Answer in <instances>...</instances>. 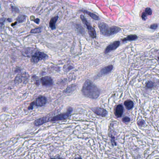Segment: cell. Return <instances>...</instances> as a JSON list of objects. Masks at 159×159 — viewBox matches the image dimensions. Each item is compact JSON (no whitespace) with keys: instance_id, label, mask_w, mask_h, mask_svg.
I'll return each instance as SVG.
<instances>
[{"instance_id":"cell-1","label":"cell","mask_w":159,"mask_h":159,"mask_svg":"<svg viewBox=\"0 0 159 159\" xmlns=\"http://www.w3.org/2000/svg\"><path fill=\"white\" fill-rule=\"evenodd\" d=\"M82 93L85 96L92 99H96L100 93L99 88L90 80L85 81L82 87Z\"/></svg>"},{"instance_id":"cell-2","label":"cell","mask_w":159,"mask_h":159,"mask_svg":"<svg viewBox=\"0 0 159 159\" xmlns=\"http://www.w3.org/2000/svg\"><path fill=\"white\" fill-rule=\"evenodd\" d=\"M98 26L100 30V34L105 36H110L113 35L119 32L121 30L119 27L111 26V27L103 22H100L98 23Z\"/></svg>"},{"instance_id":"cell-3","label":"cell","mask_w":159,"mask_h":159,"mask_svg":"<svg viewBox=\"0 0 159 159\" xmlns=\"http://www.w3.org/2000/svg\"><path fill=\"white\" fill-rule=\"evenodd\" d=\"M80 18L81 19L83 23L87 27L88 34L91 36V38H92L93 39L96 38L97 37L96 32L94 28H93V27L91 26L90 23L87 21V20L85 18L84 15H80Z\"/></svg>"},{"instance_id":"cell-4","label":"cell","mask_w":159,"mask_h":159,"mask_svg":"<svg viewBox=\"0 0 159 159\" xmlns=\"http://www.w3.org/2000/svg\"><path fill=\"white\" fill-rule=\"evenodd\" d=\"M72 111V108L69 107L68 108L66 113H64L62 114H59L53 117L52 118L50 119V121L52 122H56L58 121L65 120L70 116Z\"/></svg>"},{"instance_id":"cell-5","label":"cell","mask_w":159,"mask_h":159,"mask_svg":"<svg viewBox=\"0 0 159 159\" xmlns=\"http://www.w3.org/2000/svg\"><path fill=\"white\" fill-rule=\"evenodd\" d=\"M48 58V55L43 52L37 51L34 53L32 56L30 61L32 63H37L40 60L46 59Z\"/></svg>"},{"instance_id":"cell-6","label":"cell","mask_w":159,"mask_h":159,"mask_svg":"<svg viewBox=\"0 0 159 159\" xmlns=\"http://www.w3.org/2000/svg\"><path fill=\"white\" fill-rule=\"evenodd\" d=\"M93 112L97 115L100 116L102 117H105L107 115L108 112L105 109L99 107H95L91 108Z\"/></svg>"},{"instance_id":"cell-7","label":"cell","mask_w":159,"mask_h":159,"mask_svg":"<svg viewBox=\"0 0 159 159\" xmlns=\"http://www.w3.org/2000/svg\"><path fill=\"white\" fill-rule=\"evenodd\" d=\"M120 45V42L119 41H116L113 42V43L109 44L106 49L105 50V54H107L110 52L113 51V50H115Z\"/></svg>"},{"instance_id":"cell-8","label":"cell","mask_w":159,"mask_h":159,"mask_svg":"<svg viewBox=\"0 0 159 159\" xmlns=\"http://www.w3.org/2000/svg\"><path fill=\"white\" fill-rule=\"evenodd\" d=\"M33 102L34 103V105H36V107H43L46 104L47 99L45 97L39 96L35 101Z\"/></svg>"},{"instance_id":"cell-9","label":"cell","mask_w":159,"mask_h":159,"mask_svg":"<svg viewBox=\"0 0 159 159\" xmlns=\"http://www.w3.org/2000/svg\"><path fill=\"white\" fill-rule=\"evenodd\" d=\"M42 85L45 87H52L53 85L52 78L50 76H45L41 78Z\"/></svg>"},{"instance_id":"cell-10","label":"cell","mask_w":159,"mask_h":159,"mask_svg":"<svg viewBox=\"0 0 159 159\" xmlns=\"http://www.w3.org/2000/svg\"><path fill=\"white\" fill-rule=\"evenodd\" d=\"M113 65H108L107 66L103 68L100 70L99 74H98V77H100L102 76L105 75L110 72L111 70H113Z\"/></svg>"},{"instance_id":"cell-11","label":"cell","mask_w":159,"mask_h":159,"mask_svg":"<svg viewBox=\"0 0 159 159\" xmlns=\"http://www.w3.org/2000/svg\"><path fill=\"white\" fill-rule=\"evenodd\" d=\"M123 112H124V107L123 105L120 104L117 105L114 111V114L117 118H120L123 115Z\"/></svg>"},{"instance_id":"cell-12","label":"cell","mask_w":159,"mask_h":159,"mask_svg":"<svg viewBox=\"0 0 159 159\" xmlns=\"http://www.w3.org/2000/svg\"><path fill=\"white\" fill-rule=\"evenodd\" d=\"M49 119H50L48 117H44L43 118L38 119L34 122V125L36 126V127H38V126H39V125L44 124L46 122L49 121Z\"/></svg>"},{"instance_id":"cell-13","label":"cell","mask_w":159,"mask_h":159,"mask_svg":"<svg viewBox=\"0 0 159 159\" xmlns=\"http://www.w3.org/2000/svg\"><path fill=\"white\" fill-rule=\"evenodd\" d=\"M58 19V16H55L54 17L52 18L51 20H50V27L51 28L52 30H54L56 29V21Z\"/></svg>"},{"instance_id":"cell-14","label":"cell","mask_w":159,"mask_h":159,"mask_svg":"<svg viewBox=\"0 0 159 159\" xmlns=\"http://www.w3.org/2000/svg\"><path fill=\"white\" fill-rule=\"evenodd\" d=\"M152 14V10L150 8H147L145 9V11L142 14V18L143 20H146L148 15H151Z\"/></svg>"},{"instance_id":"cell-15","label":"cell","mask_w":159,"mask_h":159,"mask_svg":"<svg viewBox=\"0 0 159 159\" xmlns=\"http://www.w3.org/2000/svg\"><path fill=\"white\" fill-rule=\"evenodd\" d=\"M79 11L84 13L85 14H87L88 15H89L91 17H92L94 20H97V21L99 20V17L96 14L93 13L91 12L85 10H79Z\"/></svg>"},{"instance_id":"cell-16","label":"cell","mask_w":159,"mask_h":159,"mask_svg":"<svg viewBox=\"0 0 159 159\" xmlns=\"http://www.w3.org/2000/svg\"><path fill=\"white\" fill-rule=\"evenodd\" d=\"M138 38V36L136 35H130L128 36L126 38H124L123 39H121L122 42H125L131 41H134V40H136Z\"/></svg>"},{"instance_id":"cell-17","label":"cell","mask_w":159,"mask_h":159,"mask_svg":"<svg viewBox=\"0 0 159 159\" xmlns=\"http://www.w3.org/2000/svg\"><path fill=\"white\" fill-rule=\"evenodd\" d=\"M124 105L127 110H131L134 107V103L131 100H127L124 102Z\"/></svg>"},{"instance_id":"cell-18","label":"cell","mask_w":159,"mask_h":159,"mask_svg":"<svg viewBox=\"0 0 159 159\" xmlns=\"http://www.w3.org/2000/svg\"><path fill=\"white\" fill-rule=\"evenodd\" d=\"M26 15H20L17 17L16 20H17V21H18L19 23H23V21H25V20H26Z\"/></svg>"},{"instance_id":"cell-19","label":"cell","mask_w":159,"mask_h":159,"mask_svg":"<svg viewBox=\"0 0 159 159\" xmlns=\"http://www.w3.org/2000/svg\"><path fill=\"white\" fill-rule=\"evenodd\" d=\"M42 30V28L41 27H39V28H35V29H32L30 32L32 33H40L41 32Z\"/></svg>"},{"instance_id":"cell-20","label":"cell","mask_w":159,"mask_h":159,"mask_svg":"<svg viewBox=\"0 0 159 159\" xmlns=\"http://www.w3.org/2000/svg\"><path fill=\"white\" fill-rule=\"evenodd\" d=\"M154 86V84L152 81H148L146 84V87L148 88H151Z\"/></svg>"},{"instance_id":"cell-21","label":"cell","mask_w":159,"mask_h":159,"mask_svg":"<svg viewBox=\"0 0 159 159\" xmlns=\"http://www.w3.org/2000/svg\"><path fill=\"white\" fill-rule=\"evenodd\" d=\"M158 24L154 23V24H153L151 25L150 27V28L152 29V30H156L158 28Z\"/></svg>"},{"instance_id":"cell-22","label":"cell","mask_w":159,"mask_h":159,"mask_svg":"<svg viewBox=\"0 0 159 159\" xmlns=\"http://www.w3.org/2000/svg\"><path fill=\"white\" fill-rule=\"evenodd\" d=\"M123 121L124 122H125V123H127V122H129L130 121V118L128 117H124L122 119Z\"/></svg>"},{"instance_id":"cell-23","label":"cell","mask_w":159,"mask_h":159,"mask_svg":"<svg viewBox=\"0 0 159 159\" xmlns=\"http://www.w3.org/2000/svg\"><path fill=\"white\" fill-rule=\"evenodd\" d=\"M12 10L13 11L15 12V13H18L19 12V10L18 9L17 7H15L12 6L11 7Z\"/></svg>"},{"instance_id":"cell-24","label":"cell","mask_w":159,"mask_h":159,"mask_svg":"<svg viewBox=\"0 0 159 159\" xmlns=\"http://www.w3.org/2000/svg\"><path fill=\"white\" fill-rule=\"evenodd\" d=\"M144 123H145V122L142 119H140L138 122V125H140V126H142L144 125Z\"/></svg>"},{"instance_id":"cell-25","label":"cell","mask_w":159,"mask_h":159,"mask_svg":"<svg viewBox=\"0 0 159 159\" xmlns=\"http://www.w3.org/2000/svg\"><path fill=\"white\" fill-rule=\"evenodd\" d=\"M34 21L36 23V24H39V22H40V20L38 18H36V19L34 20Z\"/></svg>"},{"instance_id":"cell-26","label":"cell","mask_w":159,"mask_h":159,"mask_svg":"<svg viewBox=\"0 0 159 159\" xmlns=\"http://www.w3.org/2000/svg\"><path fill=\"white\" fill-rule=\"evenodd\" d=\"M3 23L1 22V23H0V32H1L2 30H3Z\"/></svg>"},{"instance_id":"cell-27","label":"cell","mask_w":159,"mask_h":159,"mask_svg":"<svg viewBox=\"0 0 159 159\" xmlns=\"http://www.w3.org/2000/svg\"><path fill=\"white\" fill-rule=\"evenodd\" d=\"M50 159H64L63 158H60V157H58V158H50Z\"/></svg>"},{"instance_id":"cell-28","label":"cell","mask_w":159,"mask_h":159,"mask_svg":"<svg viewBox=\"0 0 159 159\" xmlns=\"http://www.w3.org/2000/svg\"><path fill=\"white\" fill-rule=\"evenodd\" d=\"M74 159H82L81 158V157H76V158H75Z\"/></svg>"},{"instance_id":"cell-29","label":"cell","mask_w":159,"mask_h":159,"mask_svg":"<svg viewBox=\"0 0 159 159\" xmlns=\"http://www.w3.org/2000/svg\"><path fill=\"white\" fill-rule=\"evenodd\" d=\"M8 21H12V19H9H9H8Z\"/></svg>"},{"instance_id":"cell-30","label":"cell","mask_w":159,"mask_h":159,"mask_svg":"<svg viewBox=\"0 0 159 159\" xmlns=\"http://www.w3.org/2000/svg\"><path fill=\"white\" fill-rule=\"evenodd\" d=\"M0 8H1V5H0Z\"/></svg>"}]
</instances>
